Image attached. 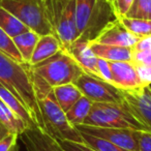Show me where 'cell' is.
<instances>
[{"instance_id": "cell-8", "label": "cell", "mask_w": 151, "mask_h": 151, "mask_svg": "<svg viewBox=\"0 0 151 151\" xmlns=\"http://www.w3.org/2000/svg\"><path fill=\"white\" fill-rule=\"evenodd\" d=\"M73 84L92 103L124 104L121 89L96 76L83 73Z\"/></svg>"}, {"instance_id": "cell-1", "label": "cell", "mask_w": 151, "mask_h": 151, "mask_svg": "<svg viewBox=\"0 0 151 151\" xmlns=\"http://www.w3.org/2000/svg\"><path fill=\"white\" fill-rule=\"evenodd\" d=\"M0 83L26 108L37 127L44 129L29 63H20L0 52Z\"/></svg>"}, {"instance_id": "cell-37", "label": "cell", "mask_w": 151, "mask_h": 151, "mask_svg": "<svg viewBox=\"0 0 151 151\" xmlns=\"http://www.w3.org/2000/svg\"><path fill=\"white\" fill-rule=\"evenodd\" d=\"M99 2H107L106 0H99Z\"/></svg>"}, {"instance_id": "cell-9", "label": "cell", "mask_w": 151, "mask_h": 151, "mask_svg": "<svg viewBox=\"0 0 151 151\" xmlns=\"http://www.w3.org/2000/svg\"><path fill=\"white\" fill-rule=\"evenodd\" d=\"M76 128L82 134H87L116 144L129 151H139L138 140L134 134V130L127 128L115 127H99V126L80 124Z\"/></svg>"}, {"instance_id": "cell-38", "label": "cell", "mask_w": 151, "mask_h": 151, "mask_svg": "<svg viewBox=\"0 0 151 151\" xmlns=\"http://www.w3.org/2000/svg\"><path fill=\"white\" fill-rule=\"evenodd\" d=\"M112 1H113V0H109V3H110V5H111V3H112Z\"/></svg>"}, {"instance_id": "cell-11", "label": "cell", "mask_w": 151, "mask_h": 151, "mask_svg": "<svg viewBox=\"0 0 151 151\" xmlns=\"http://www.w3.org/2000/svg\"><path fill=\"white\" fill-rule=\"evenodd\" d=\"M138 40V36L128 31L119 19H115L108 23L91 42L132 48Z\"/></svg>"}, {"instance_id": "cell-19", "label": "cell", "mask_w": 151, "mask_h": 151, "mask_svg": "<svg viewBox=\"0 0 151 151\" xmlns=\"http://www.w3.org/2000/svg\"><path fill=\"white\" fill-rule=\"evenodd\" d=\"M40 36V34H37L35 31L29 29L27 31L13 37L14 42H15L19 53L21 54L24 62L29 63Z\"/></svg>"}, {"instance_id": "cell-6", "label": "cell", "mask_w": 151, "mask_h": 151, "mask_svg": "<svg viewBox=\"0 0 151 151\" xmlns=\"http://www.w3.org/2000/svg\"><path fill=\"white\" fill-rule=\"evenodd\" d=\"M47 9L53 34L60 40L62 49H65L79 38L76 0H47Z\"/></svg>"}, {"instance_id": "cell-33", "label": "cell", "mask_w": 151, "mask_h": 151, "mask_svg": "<svg viewBox=\"0 0 151 151\" xmlns=\"http://www.w3.org/2000/svg\"><path fill=\"white\" fill-rule=\"evenodd\" d=\"M19 136L16 134L9 132V134L2 138L0 140V151H9L12 147L15 144H17V140Z\"/></svg>"}, {"instance_id": "cell-2", "label": "cell", "mask_w": 151, "mask_h": 151, "mask_svg": "<svg viewBox=\"0 0 151 151\" xmlns=\"http://www.w3.org/2000/svg\"><path fill=\"white\" fill-rule=\"evenodd\" d=\"M32 83L40 106L45 132L56 140L82 143V134L68 122L65 112L55 99L52 87L35 73L32 76Z\"/></svg>"}, {"instance_id": "cell-21", "label": "cell", "mask_w": 151, "mask_h": 151, "mask_svg": "<svg viewBox=\"0 0 151 151\" xmlns=\"http://www.w3.org/2000/svg\"><path fill=\"white\" fill-rule=\"evenodd\" d=\"M92 104V101L84 95H82L76 101L75 105L68 111L65 112V115H66V118L70 123V125L76 127V126L84 123V120L86 119L89 112H90Z\"/></svg>"}, {"instance_id": "cell-34", "label": "cell", "mask_w": 151, "mask_h": 151, "mask_svg": "<svg viewBox=\"0 0 151 151\" xmlns=\"http://www.w3.org/2000/svg\"><path fill=\"white\" fill-rule=\"evenodd\" d=\"M151 49V35L144 36V37L139 38L138 42L132 47V51H144V50H150Z\"/></svg>"}, {"instance_id": "cell-27", "label": "cell", "mask_w": 151, "mask_h": 151, "mask_svg": "<svg viewBox=\"0 0 151 151\" xmlns=\"http://www.w3.org/2000/svg\"><path fill=\"white\" fill-rule=\"evenodd\" d=\"M61 148L64 151H96L95 149L91 148L85 143L73 142L68 140H57Z\"/></svg>"}, {"instance_id": "cell-7", "label": "cell", "mask_w": 151, "mask_h": 151, "mask_svg": "<svg viewBox=\"0 0 151 151\" xmlns=\"http://www.w3.org/2000/svg\"><path fill=\"white\" fill-rule=\"evenodd\" d=\"M0 5L40 35L53 33L47 0H0Z\"/></svg>"}, {"instance_id": "cell-16", "label": "cell", "mask_w": 151, "mask_h": 151, "mask_svg": "<svg viewBox=\"0 0 151 151\" xmlns=\"http://www.w3.org/2000/svg\"><path fill=\"white\" fill-rule=\"evenodd\" d=\"M90 48L97 58L107 61H132V48L110 46V45L90 42Z\"/></svg>"}, {"instance_id": "cell-20", "label": "cell", "mask_w": 151, "mask_h": 151, "mask_svg": "<svg viewBox=\"0 0 151 151\" xmlns=\"http://www.w3.org/2000/svg\"><path fill=\"white\" fill-rule=\"evenodd\" d=\"M0 99L2 101H4L17 115H19L20 117L23 119V121L26 123L27 127H34L35 123H34L33 119L30 116L29 112L26 110V108L21 104V101L9 90L5 86H3L0 83Z\"/></svg>"}, {"instance_id": "cell-3", "label": "cell", "mask_w": 151, "mask_h": 151, "mask_svg": "<svg viewBox=\"0 0 151 151\" xmlns=\"http://www.w3.org/2000/svg\"><path fill=\"white\" fill-rule=\"evenodd\" d=\"M117 19L111 5L99 0H76V24L79 38L91 42L104 27Z\"/></svg>"}, {"instance_id": "cell-18", "label": "cell", "mask_w": 151, "mask_h": 151, "mask_svg": "<svg viewBox=\"0 0 151 151\" xmlns=\"http://www.w3.org/2000/svg\"><path fill=\"white\" fill-rule=\"evenodd\" d=\"M0 122L9 132L16 134L18 136H20L26 128H28L23 119L1 99H0Z\"/></svg>"}, {"instance_id": "cell-4", "label": "cell", "mask_w": 151, "mask_h": 151, "mask_svg": "<svg viewBox=\"0 0 151 151\" xmlns=\"http://www.w3.org/2000/svg\"><path fill=\"white\" fill-rule=\"evenodd\" d=\"M99 127L127 128L132 130H148L129 111L125 104L93 103L84 123Z\"/></svg>"}, {"instance_id": "cell-15", "label": "cell", "mask_w": 151, "mask_h": 151, "mask_svg": "<svg viewBox=\"0 0 151 151\" xmlns=\"http://www.w3.org/2000/svg\"><path fill=\"white\" fill-rule=\"evenodd\" d=\"M62 50V45L60 40L53 33L40 35L38 42L33 51V54L29 61L30 65L37 64L50 57L54 56L56 53Z\"/></svg>"}, {"instance_id": "cell-29", "label": "cell", "mask_w": 151, "mask_h": 151, "mask_svg": "<svg viewBox=\"0 0 151 151\" xmlns=\"http://www.w3.org/2000/svg\"><path fill=\"white\" fill-rule=\"evenodd\" d=\"M138 140L139 151H151V132L150 130H134Z\"/></svg>"}, {"instance_id": "cell-30", "label": "cell", "mask_w": 151, "mask_h": 151, "mask_svg": "<svg viewBox=\"0 0 151 151\" xmlns=\"http://www.w3.org/2000/svg\"><path fill=\"white\" fill-rule=\"evenodd\" d=\"M97 69H99V77L103 80L107 81L109 83H112L113 81V76H112L111 67H110L109 61L105 60V59L99 58L97 59Z\"/></svg>"}, {"instance_id": "cell-5", "label": "cell", "mask_w": 151, "mask_h": 151, "mask_svg": "<svg viewBox=\"0 0 151 151\" xmlns=\"http://www.w3.org/2000/svg\"><path fill=\"white\" fill-rule=\"evenodd\" d=\"M31 70L42 78L51 87L73 83L84 71L64 50L37 64L30 65Z\"/></svg>"}, {"instance_id": "cell-10", "label": "cell", "mask_w": 151, "mask_h": 151, "mask_svg": "<svg viewBox=\"0 0 151 151\" xmlns=\"http://www.w3.org/2000/svg\"><path fill=\"white\" fill-rule=\"evenodd\" d=\"M122 95L129 111L151 132V85H144L134 90H122Z\"/></svg>"}, {"instance_id": "cell-13", "label": "cell", "mask_w": 151, "mask_h": 151, "mask_svg": "<svg viewBox=\"0 0 151 151\" xmlns=\"http://www.w3.org/2000/svg\"><path fill=\"white\" fill-rule=\"evenodd\" d=\"M63 50L80 65L84 73L99 77V69H97L99 58L92 52L90 48V42L88 40L78 38Z\"/></svg>"}, {"instance_id": "cell-23", "label": "cell", "mask_w": 151, "mask_h": 151, "mask_svg": "<svg viewBox=\"0 0 151 151\" xmlns=\"http://www.w3.org/2000/svg\"><path fill=\"white\" fill-rule=\"evenodd\" d=\"M124 27L139 38L151 35V20L132 19V18H118Z\"/></svg>"}, {"instance_id": "cell-31", "label": "cell", "mask_w": 151, "mask_h": 151, "mask_svg": "<svg viewBox=\"0 0 151 151\" xmlns=\"http://www.w3.org/2000/svg\"><path fill=\"white\" fill-rule=\"evenodd\" d=\"M132 62L136 65H151V49L144 51H132Z\"/></svg>"}, {"instance_id": "cell-36", "label": "cell", "mask_w": 151, "mask_h": 151, "mask_svg": "<svg viewBox=\"0 0 151 151\" xmlns=\"http://www.w3.org/2000/svg\"><path fill=\"white\" fill-rule=\"evenodd\" d=\"M19 150H20V149H19V145H18V144H15L13 147H12V149H11L9 151H19Z\"/></svg>"}, {"instance_id": "cell-32", "label": "cell", "mask_w": 151, "mask_h": 151, "mask_svg": "<svg viewBox=\"0 0 151 151\" xmlns=\"http://www.w3.org/2000/svg\"><path fill=\"white\" fill-rule=\"evenodd\" d=\"M136 68L143 84L151 85V65H136Z\"/></svg>"}, {"instance_id": "cell-24", "label": "cell", "mask_w": 151, "mask_h": 151, "mask_svg": "<svg viewBox=\"0 0 151 151\" xmlns=\"http://www.w3.org/2000/svg\"><path fill=\"white\" fill-rule=\"evenodd\" d=\"M0 52L9 56V58L14 59L17 62L24 63L23 58L14 42L13 37L9 36L5 31H3L1 28H0Z\"/></svg>"}, {"instance_id": "cell-28", "label": "cell", "mask_w": 151, "mask_h": 151, "mask_svg": "<svg viewBox=\"0 0 151 151\" xmlns=\"http://www.w3.org/2000/svg\"><path fill=\"white\" fill-rule=\"evenodd\" d=\"M134 0H113L111 3V7L113 9L116 18H121L126 15L128 9L132 6Z\"/></svg>"}, {"instance_id": "cell-14", "label": "cell", "mask_w": 151, "mask_h": 151, "mask_svg": "<svg viewBox=\"0 0 151 151\" xmlns=\"http://www.w3.org/2000/svg\"><path fill=\"white\" fill-rule=\"evenodd\" d=\"M19 137L26 151H64L56 139L37 126L26 128Z\"/></svg>"}, {"instance_id": "cell-25", "label": "cell", "mask_w": 151, "mask_h": 151, "mask_svg": "<svg viewBox=\"0 0 151 151\" xmlns=\"http://www.w3.org/2000/svg\"><path fill=\"white\" fill-rule=\"evenodd\" d=\"M81 134L83 138V143L90 146L91 148L95 149L96 151H129L127 149L118 146V145L113 144L109 141L104 140V139L90 136L87 134H82V132H81Z\"/></svg>"}, {"instance_id": "cell-17", "label": "cell", "mask_w": 151, "mask_h": 151, "mask_svg": "<svg viewBox=\"0 0 151 151\" xmlns=\"http://www.w3.org/2000/svg\"><path fill=\"white\" fill-rule=\"evenodd\" d=\"M58 105L64 112H67L79 99L82 96V92L73 83L59 85L52 88Z\"/></svg>"}, {"instance_id": "cell-35", "label": "cell", "mask_w": 151, "mask_h": 151, "mask_svg": "<svg viewBox=\"0 0 151 151\" xmlns=\"http://www.w3.org/2000/svg\"><path fill=\"white\" fill-rule=\"evenodd\" d=\"M9 134V132L2 125V124H1V122H0V140H1L2 138H4V137Z\"/></svg>"}, {"instance_id": "cell-12", "label": "cell", "mask_w": 151, "mask_h": 151, "mask_svg": "<svg viewBox=\"0 0 151 151\" xmlns=\"http://www.w3.org/2000/svg\"><path fill=\"white\" fill-rule=\"evenodd\" d=\"M113 81L112 84L122 90H134L144 86L132 61H109Z\"/></svg>"}, {"instance_id": "cell-22", "label": "cell", "mask_w": 151, "mask_h": 151, "mask_svg": "<svg viewBox=\"0 0 151 151\" xmlns=\"http://www.w3.org/2000/svg\"><path fill=\"white\" fill-rule=\"evenodd\" d=\"M0 28L12 37H15L29 30V28L25 24L22 23L17 17H15L1 5H0Z\"/></svg>"}, {"instance_id": "cell-26", "label": "cell", "mask_w": 151, "mask_h": 151, "mask_svg": "<svg viewBox=\"0 0 151 151\" xmlns=\"http://www.w3.org/2000/svg\"><path fill=\"white\" fill-rule=\"evenodd\" d=\"M124 17L151 20V0H134L132 6Z\"/></svg>"}]
</instances>
